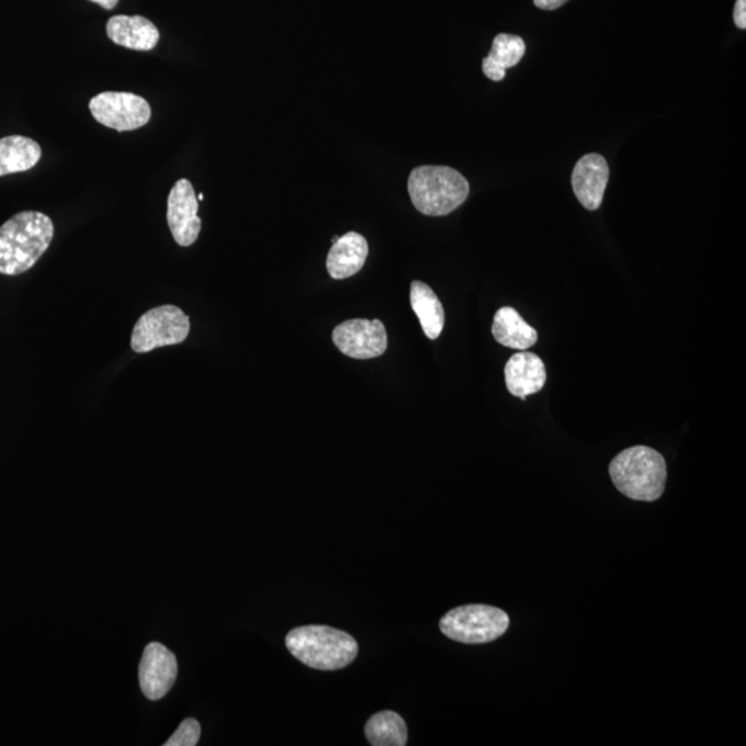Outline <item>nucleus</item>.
<instances>
[{
	"mask_svg": "<svg viewBox=\"0 0 746 746\" xmlns=\"http://www.w3.org/2000/svg\"><path fill=\"white\" fill-rule=\"evenodd\" d=\"M55 226L45 213L26 211L0 226V274L20 275L49 249Z\"/></svg>",
	"mask_w": 746,
	"mask_h": 746,
	"instance_id": "1",
	"label": "nucleus"
},
{
	"mask_svg": "<svg viewBox=\"0 0 746 746\" xmlns=\"http://www.w3.org/2000/svg\"><path fill=\"white\" fill-rule=\"evenodd\" d=\"M285 644L293 657L317 670L343 669L359 654V644L353 636L324 625L292 629Z\"/></svg>",
	"mask_w": 746,
	"mask_h": 746,
	"instance_id": "2",
	"label": "nucleus"
},
{
	"mask_svg": "<svg viewBox=\"0 0 746 746\" xmlns=\"http://www.w3.org/2000/svg\"><path fill=\"white\" fill-rule=\"evenodd\" d=\"M610 476L615 488L625 497L642 502H654L665 491L666 462L653 448H628L610 463Z\"/></svg>",
	"mask_w": 746,
	"mask_h": 746,
	"instance_id": "3",
	"label": "nucleus"
},
{
	"mask_svg": "<svg viewBox=\"0 0 746 746\" xmlns=\"http://www.w3.org/2000/svg\"><path fill=\"white\" fill-rule=\"evenodd\" d=\"M408 193L417 211L426 216H447L465 204L471 185L457 170L419 167L409 174Z\"/></svg>",
	"mask_w": 746,
	"mask_h": 746,
	"instance_id": "4",
	"label": "nucleus"
},
{
	"mask_svg": "<svg viewBox=\"0 0 746 746\" xmlns=\"http://www.w3.org/2000/svg\"><path fill=\"white\" fill-rule=\"evenodd\" d=\"M510 625L509 615L497 607L468 604L448 611L440 620V631L451 641L484 644L502 637Z\"/></svg>",
	"mask_w": 746,
	"mask_h": 746,
	"instance_id": "5",
	"label": "nucleus"
},
{
	"mask_svg": "<svg viewBox=\"0 0 746 746\" xmlns=\"http://www.w3.org/2000/svg\"><path fill=\"white\" fill-rule=\"evenodd\" d=\"M190 329V318L180 307L173 305L154 307L144 313L133 328L132 350L144 354L167 346L183 343L189 338Z\"/></svg>",
	"mask_w": 746,
	"mask_h": 746,
	"instance_id": "6",
	"label": "nucleus"
},
{
	"mask_svg": "<svg viewBox=\"0 0 746 746\" xmlns=\"http://www.w3.org/2000/svg\"><path fill=\"white\" fill-rule=\"evenodd\" d=\"M99 124L116 132L140 129L151 120V106L140 95L127 92H104L89 103Z\"/></svg>",
	"mask_w": 746,
	"mask_h": 746,
	"instance_id": "7",
	"label": "nucleus"
},
{
	"mask_svg": "<svg viewBox=\"0 0 746 746\" xmlns=\"http://www.w3.org/2000/svg\"><path fill=\"white\" fill-rule=\"evenodd\" d=\"M332 340L340 353L355 360H372L385 354L387 334L380 319H349L334 329Z\"/></svg>",
	"mask_w": 746,
	"mask_h": 746,
	"instance_id": "8",
	"label": "nucleus"
},
{
	"mask_svg": "<svg viewBox=\"0 0 746 746\" xmlns=\"http://www.w3.org/2000/svg\"><path fill=\"white\" fill-rule=\"evenodd\" d=\"M199 207L193 184L187 179L179 180L168 196V224L180 247H191L200 237L202 222Z\"/></svg>",
	"mask_w": 746,
	"mask_h": 746,
	"instance_id": "9",
	"label": "nucleus"
},
{
	"mask_svg": "<svg viewBox=\"0 0 746 746\" xmlns=\"http://www.w3.org/2000/svg\"><path fill=\"white\" fill-rule=\"evenodd\" d=\"M178 678V660L169 648L159 643H149L144 649L138 679L143 694L148 700H161L168 694Z\"/></svg>",
	"mask_w": 746,
	"mask_h": 746,
	"instance_id": "10",
	"label": "nucleus"
},
{
	"mask_svg": "<svg viewBox=\"0 0 746 746\" xmlns=\"http://www.w3.org/2000/svg\"><path fill=\"white\" fill-rule=\"evenodd\" d=\"M610 168L600 154H588L579 159L573 172V190L580 205L588 211H597L603 204Z\"/></svg>",
	"mask_w": 746,
	"mask_h": 746,
	"instance_id": "11",
	"label": "nucleus"
},
{
	"mask_svg": "<svg viewBox=\"0 0 746 746\" xmlns=\"http://www.w3.org/2000/svg\"><path fill=\"white\" fill-rule=\"evenodd\" d=\"M505 380L511 396L525 399L545 386L546 368L534 353H516L505 366Z\"/></svg>",
	"mask_w": 746,
	"mask_h": 746,
	"instance_id": "12",
	"label": "nucleus"
},
{
	"mask_svg": "<svg viewBox=\"0 0 746 746\" xmlns=\"http://www.w3.org/2000/svg\"><path fill=\"white\" fill-rule=\"evenodd\" d=\"M106 35L115 45L138 52L152 50L159 42L156 24L142 15H115L106 23Z\"/></svg>",
	"mask_w": 746,
	"mask_h": 746,
	"instance_id": "13",
	"label": "nucleus"
},
{
	"mask_svg": "<svg viewBox=\"0 0 746 746\" xmlns=\"http://www.w3.org/2000/svg\"><path fill=\"white\" fill-rule=\"evenodd\" d=\"M370 247L359 233L350 231L339 237L330 248L327 258V270L334 280H346L364 268Z\"/></svg>",
	"mask_w": 746,
	"mask_h": 746,
	"instance_id": "14",
	"label": "nucleus"
},
{
	"mask_svg": "<svg viewBox=\"0 0 746 746\" xmlns=\"http://www.w3.org/2000/svg\"><path fill=\"white\" fill-rule=\"evenodd\" d=\"M493 335L505 348L521 351L531 349L538 340L536 330L511 307H502L495 314Z\"/></svg>",
	"mask_w": 746,
	"mask_h": 746,
	"instance_id": "15",
	"label": "nucleus"
},
{
	"mask_svg": "<svg viewBox=\"0 0 746 746\" xmlns=\"http://www.w3.org/2000/svg\"><path fill=\"white\" fill-rule=\"evenodd\" d=\"M410 306L417 314L426 336L436 340L444 329L445 313L440 298L429 285L420 281H414L409 293Z\"/></svg>",
	"mask_w": 746,
	"mask_h": 746,
	"instance_id": "16",
	"label": "nucleus"
},
{
	"mask_svg": "<svg viewBox=\"0 0 746 746\" xmlns=\"http://www.w3.org/2000/svg\"><path fill=\"white\" fill-rule=\"evenodd\" d=\"M39 144L24 136L0 138V178L2 176L26 172L39 162Z\"/></svg>",
	"mask_w": 746,
	"mask_h": 746,
	"instance_id": "17",
	"label": "nucleus"
},
{
	"mask_svg": "<svg viewBox=\"0 0 746 746\" xmlns=\"http://www.w3.org/2000/svg\"><path fill=\"white\" fill-rule=\"evenodd\" d=\"M524 55L525 44L520 36L499 34L495 36L488 57L483 60V72L494 82L504 81L506 69L517 66Z\"/></svg>",
	"mask_w": 746,
	"mask_h": 746,
	"instance_id": "18",
	"label": "nucleus"
},
{
	"mask_svg": "<svg viewBox=\"0 0 746 746\" xmlns=\"http://www.w3.org/2000/svg\"><path fill=\"white\" fill-rule=\"evenodd\" d=\"M365 735L373 746H405L408 743L407 724L393 711L375 713L365 724Z\"/></svg>",
	"mask_w": 746,
	"mask_h": 746,
	"instance_id": "19",
	"label": "nucleus"
},
{
	"mask_svg": "<svg viewBox=\"0 0 746 746\" xmlns=\"http://www.w3.org/2000/svg\"><path fill=\"white\" fill-rule=\"evenodd\" d=\"M201 738V724L195 719H185L165 746H195Z\"/></svg>",
	"mask_w": 746,
	"mask_h": 746,
	"instance_id": "20",
	"label": "nucleus"
},
{
	"mask_svg": "<svg viewBox=\"0 0 746 746\" xmlns=\"http://www.w3.org/2000/svg\"><path fill=\"white\" fill-rule=\"evenodd\" d=\"M734 23L739 30L746 29V0H737L735 3Z\"/></svg>",
	"mask_w": 746,
	"mask_h": 746,
	"instance_id": "21",
	"label": "nucleus"
},
{
	"mask_svg": "<svg viewBox=\"0 0 746 746\" xmlns=\"http://www.w3.org/2000/svg\"><path fill=\"white\" fill-rule=\"evenodd\" d=\"M567 2L568 0H534L535 7L542 10H556Z\"/></svg>",
	"mask_w": 746,
	"mask_h": 746,
	"instance_id": "22",
	"label": "nucleus"
},
{
	"mask_svg": "<svg viewBox=\"0 0 746 746\" xmlns=\"http://www.w3.org/2000/svg\"><path fill=\"white\" fill-rule=\"evenodd\" d=\"M90 2L98 3L105 10H112L118 4L120 0H90Z\"/></svg>",
	"mask_w": 746,
	"mask_h": 746,
	"instance_id": "23",
	"label": "nucleus"
},
{
	"mask_svg": "<svg viewBox=\"0 0 746 746\" xmlns=\"http://www.w3.org/2000/svg\"><path fill=\"white\" fill-rule=\"evenodd\" d=\"M196 199H199V201H202L204 200V195L200 194L199 196H196Z\"/></svg>",
	"mask_w": 746,
	"mask_h": 746,
	"instance_id": "24",
	"label": "nucleus"
}]
</instances>
